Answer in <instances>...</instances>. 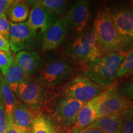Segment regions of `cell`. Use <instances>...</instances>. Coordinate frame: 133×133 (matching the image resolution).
I'll use <instances>...</instances> for the list:
<instances>
[{
    "label": "cell",
    "mask_w": 133,
    "mask_h": 133,
    "mask_svg": "<svg viewBox=\"0 0 133 133\" xmlns=\"http://www.w3.org/2000/svg\"><path fill=\"white\" fill-rule=\"evenodd\" d=\"M64 52L71 62L85 65L104 55L93 28L75 35L64 44Z\"/></svg>",
    "instance_id": "cell-1"
},
{
    "label": "cell",
    "mask_w": 133,
    "mask_h": 133,
    "mask_svg": "<svg viewBox=\"0 0 133 133\" xmlns=\"http://www.w3.org/2000/svg\"><path fill=\"white\" fill-rule=\"evenodd\" d=\"M123 51L105 54L84 65V75L104 87L115 84L119 66L126 56Z\"/></svg>",
    "instance_id": "cell-2"
},
{
    "label": "cell",
    "mask_w": 133,
    "mask_h": 133,
    "mask_svg": "<svg viewBox=\"0 0 133 133\" xmlns=\"http://www.w3.org/2000/svg\"><path fill=\"white\" fill-rule=\"evenodd\" d=\"M93 29L100 47L105 54L122 51L123 46L108 10L97 11Z\"/></svg>",
    "instance_id": "cell-3"
},
{
    "label": "cell",
    "mask_w": 133,
    "mask_h": 133,
    "mask_svg": "<svg viewBox=\"0 0 133 133\" xmlns=\"http://www.w3.org/2000/svg\"><path fill=\"white\" fill-rule=\"evenodd\" d=\"M74 70V63L69 59L57 58L43 63L35 78L46 89H50L69 79Z\"/></svg>",
    "instance_id": "cell-4"
},
{
    "label": "cell",
    "mask_w": 133,
    "mask_h": 133,
    "mask_svg": "<svg viewBox=\"0 0 133 133\" xmlns=\"http://www.w3.org/2000/svg\"><path fill=\"white\" fill-rule=\"evenodd\" d=\"M108 88L97 84L84 75H79L65 84L62 92L64 96L86 103L101 95Z\"/></svg>",
    "instance_id": "cell-5"
},
{
    "label": "cell",
    "mask_w": 133,
    "mask_h": 133,
    "mask_svg": "<svg viewBox=\"0 0 133 133\" xmlns=\"http://www.w3.org/2000/svg\"><path fill=\"white\" fill-rule=\"evenodd\" d=\"M97 119L114 113H121L133 109V102L121 94L117 86L114 84L96 97Z\"/></svg>",
    "instance_id": "cell-6"
},
{
    "label": "cell",
    "mask_w": 133,
    "mask_h": 133,
    "mask_svg": "<svg viewBox=\"0 0 133 133\" xmlns=\"http://www.w3.org/2000/svg\"><path fill=\"white\" fill-rule=\"evenodd\" d=\"M19 101L32 110H39L46 102L47 94L46 88L33 76L30 77L18 86L15 92Z\"/></svg>",
    "instance_id": "cell-7"
},
{
    "label": "cell",
    "mask_w": 133,
    "mask_h": 133,
    "mask_svg": "<svg viewBox=\"0 0 133 133\" xmlns=\"http://www.w3.org/2000/svg\"><path fill=\"white\" fill-rule=\"evenodd\" d=\"M26 2L30 6H32L26 22L39 42L43 35L59 17L38 4L36 1H26Z\"/></svg>",
    "instance_id": "cell-8"
},
{
    "label": "cell",
    "mask_w": 133,
    "mask_h": 133,
    "mask_svg": "<svg viewBox=\"0 0 133 133\" xmlns=\"http://www.w3.org/2000/svg\"><path fill=\"white\" fill-rule=\"evenodd\" d=\"M9 41L10 49L15 53L33 50L38 42L26 22L19 24L10 22Z\"/></svg>",
    "instance_id": "cell-9"
},
{
    "label": "cell",
    "mask_w": 133,
    "mask_h": 133,
    "mask_svg": "<svg viewBox=\"0 0 133 133\" xmlns=\"http://www.w3.org/2000/svg\"><path fill=\"white\" fill-rule=\"evenodd\" d=\"M109 11L123 48L133 43V9L119 8Z\"/></svg>",
    "instance_id": "cell-10"
},
{
    "label": "cell",
    "mask_w": 133,
    "mask_h": 133,
    "mask_svg": "<svg viewBox=\"0 0 133 133\" xmlns=\"http://www.w3.org/2000/svg\"><path fill=\"white\" fill-rule=\"evenodd\" d=\"M69 27L76 34L84 30L90 17V3L85 0L76 1L65 14Z\"/></svg>",
    "instance_id": "cell-11"
},
{
    "label": "cell",
    "mask_w": 133,
    "mask_h": 133,
    "mask_svg": "<svg viewBox=\"0 0 133 133\" xmlns=\"http://www.w3.org/2000/svg\"><path fill=\"white\" fill-rule=\"evenodd\" d=\"M69 29L65 16L59 17L41 38L39 41L41 50L46 52L59 48L65 40Z\"/></svg>",
    "instance_id": "cell-12"
},
{
    "label": "cell",
    "mask_w": 133,
    "mask_h": 133,
    "mask_svg": "<svg viewBox=\"0 0 133 133\" xmlns=\"http://www.w3.org/2000/svg\"><path fill=\"white\" fill-rule=\"evenodd\" d=\"M85 103L63 96L56 102L54 109L55 118L64 126L75 124L79 111Z\"/></svg>",
    "instance_id": "cell-13"
},
{
    "label": "cell",
    "mask_w": 133,
    "mask_h": 133,
    "mask_svg": "<svg viewBox=\"0 0 133 133\" xmlns=\"http://www.w3.org/2000/svg\"><path fill=\"white\" fill-rule=\"evenodd\" d=\"M14 57L18 64L29 76L37 74L43 64L40 56L33 50L20 51Z\"/></svg>",
    "instance_id": "cell-14"
},
{
    "label": "cell",
    "mask_w": 133,
    "mask_h": 133,
    "mask_svg": "<svg viewBox=\"0 0 133 133\" xmlns=\"http://www.w3.org/2000/svg\"><path fill=\"white\" fill-rule=\"evenodd\" d=\"M97 119V107L96 97L86 102L79 111L75 126V129H83L87 128Z\"/></svg>",
    "instance_id": "cell-15"
},
{
    "label": "cell",
    "mask_w": 133,
    "mask_h": 133,
    "mask_svg": "<svg viewBox=\"0 0 133 133\" xmlns=\"http://www.w3.org/2000/svg\"><path fill=\"white\" fill-rule=\"evenodd\" d=\"M35 116L32 110L17 100L12 112V121L13 123L31 133Z\"/></svg>",
    "instance_id": "cell-16"
},
{
    "label": "cell",
    "mask_w": 133,
    "mask_h": 133,
    "mask_svg": "<svg viewBox=\"0 0 133 133\" xmlns=\"http://www.w3.org/2000/svg\"><path fill=\"white\" fill-rule=\"evenodd\" d=\"M86 128H97L104 133H121V113H114L99 118Z\"/></svg>",
    "instance_id": "cell-17"
},
{
    "label": "cell",
    "mask_w": 133,
    "mask_h": 133,
    "mask_svg": "<svg viewBox=\"0 0 133 133\" xmlns=\"http://www.w3.org/2000/svg\"><path fill=\"white\" fill-rule=\"evenodd\" d=\"M29 77L30 76L18 64L15 58L12 65L3 75L4 80L14 93L17 89L18 86L21 83L26 81Z\"/></svg>",
    "instance_id": "cell-18"
},
{
    "label": "cell",
    "mask_w": 133,
    "mask_h": 133,
    "mask_svg": "<svg viewBox=\"0 0 133 133\" xmlns=\"http://www.w3.org/2000/svg\"><path fill=\"white\" fill-rule=\"evenodd\" d=\"M30 10V6L26 1H14L8 9L6 16L14 24L25 22L29 19Z\"/></svg>",
    "instance_id": "cell-19"
},
{
    "label": "cell",
    "mask_w": 133,
    "mask_h": 133,
    "mask_svg": "<svg viewBox=\"0 0 133 133\" xmlns=\"http://www.w3.org/2000/svg\"><path fill=\"white\" fill-rule=\"evenodd\" d=\"M0 83H1L0 91H1L5 113L7 116L8 123L12 122V112L17 100L16 99L15 93L12 92L9 85L4 80V78L2 76H0Z\"/></svg>",
    "instance_id": "cell-20"
},
{
    "label": "cell",
    "mask_w": 133,
    "mask_h": 133,
    "mask_svg": "<svg viewBox=\"0 0 133 133\" xmlns=\"http://www.w3.org/2000/svg\"><path fill=\"white\" fill-rule=\"evenodd\" d=\"M31 133H61L52 119L43 114L35 116L31 128Z\"/></svg>",
    "instance_id": "cell-21"
},
{
    "label": "cell",
    "mask_w": 133,
    "mask_h": 133,
    "mask_svg": "<svg viewBox=\"0 0 133 133\" xmlns=\"http://www.w3.org/2000/svg\"><path fill=\"white\" fill-rule=\"evenodd\" d=\"M36 2L59 17L65 15L70 4L69 1L65 0H41Z\"/></svg>",
    "instance_id": "cell-22"
},
{
    "label": "cell",
    "mask_w": 133,
    "mask_h": 133,
    "mask_svg": "<svg viewBox=\"0 0 133 133\" xmlns=\"http://www.w3.org/2000/svg\"><path fill=\"white\" fill-rule=\"evenodd\" d=\"M133 74V48L126 54L119 66L117 77L121 78Z\"/></svg>",
    "instance_id": "cell-23"
},
{
    "label": "cell",
    "mask_w": 133,
    "mask_h": 133,
    "mask_svg": "<svg viewBox=\"0 0 133 133\" xmlns=\"http://www.w3.org/2000/svg\"><path fill=\"white\" fill-rule=\"evenodd\" d=\"M122 130L121 133H133V109L121 112Z\"/></svg>",
    "instance_id": "cell-24"
},
{
    "label": "cell",
    "mask_w": 133,
    "mask_h": 133,
    "mask_svg": "<svg viewBox=\"0 0 133 133\" xmlns=\"http://www.w3.org/2000/svg\"><path fill=\"white\" fill-rule=\"evenodd\" d=\"M14 58L11 52H7L0 50V71L3 75L12 65Z\"/></svg>",
    "instance_id": "cell-25"
},
{
    "label": "cell",
    "mask_w": 133,
    "mask_h": 133,
    "mask_svg": "<svg viewBox=\"0 0 133 133\" xmlns=\"http://www.w3.org/2000/svg\"><path fill=\"white\" fill-rule=\"evenodd\" d=\"M8 126V120L4 110L3 99L0 102V133H6Z\"/></svg>",
    "instance_id": "cell-26"
},
{
    "label": "cell",
    "mask_w": 133,
    "mask_h": 133,
    "mask_svg": "<svg viewBox=\"0 0 133 133\" xmlns=\"http://www.w3.org/2000/svg\"><path fill=\"white\" fill-rule=\"evenodd\" d=\"M10 22L6 16H0V33L9 39L10 32Z\"/></svg>",
    "instance_id": "cell-27"
},
{
    "label": "cell",
    "mask_w": 133,
    "mask_h": 133,
    "mask_svg": "<svg viewBox=\"0 0 133 133\" xmlns=\"http://www.w3.org/2000/svg\"><path fill=\"white\" fill-rule=\"evenodd\" d=\"M120 92L127 99L133 101V81L124 84L121 88Z\"/></svg>",
    "instance_id": "cell-28"
},
{
    "label": "cell",
    "mask_w": 133,
    "mask_h": 133,
    "mask_svg": "<svg viewBox=\"0 0 133 133\" xmlns=\"http://www.w3.org/2000/svg\"><path fill=\"white\" fill-rule=\"evenodd\" d=\"M6 133H30L26 129L19 127L12 122L8 123V126Z\"/></svg>",
    "instance_id": "cell-29"
},
{
    "label": "cell",
    "mask_w": 133,
    "mask_h": 133,
    "mask_svg": "<svg viewBox=\"0 0 133 133\" xmlns=\"http://www.w3.org/2000/svg\"><path fill=\"white\" fill-rule=\"evenodd\" d=\"M14 0H0V16H6L7 12Z\"/></svg>",
    "instance_id": "cell-30"
},
{
    "label": "cell",
    "mask_w": 133,
    "mask_h": 133,
    "mask_svg": "<svg viewBox=\"0 0 133 133\" xmlns=\"http://www.w3.org/2000/svg\"><path fill=\"white\" fill-rule=\"evenodd\" d=\"M0 50L7 52H10L11 51L9 39H8L1 33H0Z\"/></svg>",
    "instance_id": "cell-31"
},
{
    "label": "cell",
    "mask_w": 133,
    "mask_h": 133,
    "mask_svg": "<svg viewBox=\"0 0 133 133\" xmlns=\"http://www.w3.org/2000/svg\"><path fill=\"white\" fill-rule=\"evenodd\" d=\"M69 133H104L102 131L97 128H84L83 129H75L72 128Z\"/></svg>",
    "instance_id": "cell-32"
},
{
    "label": "cell",
    "mask_w": 133,
    "mask_h": 133,
    "mask_svg": "<svg viewBox=\"0 0 133 133\" xmlns=\"http://www.w3.org/2000/svg\"><path fill=\"white\" fill-rule=\"evenodd\" d=\"M2 101V96H1V91H0V102Z\"/></svg>",
    "instance_id": "cell-33"
},
{
    "label": "cell",
    "mask_w": 133,
    "mask_h": 133,
    "mask_svg": "<svg viewBox=\"0 0 133 133\" xmlns=\"http://www.w3.org/2000/svg\"><path fill=\"white\" fill-rule=\"evenodd\" d=\"M132 4H133V1H132Z\"/></svg>",
    "instance_id": "cell-34"
}]
</instances>
